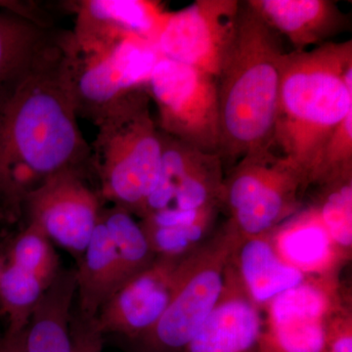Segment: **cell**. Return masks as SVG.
<instances>
[{
  "label": "cell",
  "instance_id": "31",
  "mask_svg": "<svg viewBox=\"0 0 352 352\" xmlns=\"http://www.w3.org/2000/svg\"><path fill=\"white\" fill-rule=\"evenodd\" d=\"M0 9L14 11V12L25 14L39 19H47L45 14L41 12L36 4L29 2L11 1V0H0Z\"/></svg>",
  "mask_w": 352,
  "mask_h": 352
},
{
  "label": "cell",
  "instance_id": "5",
  "mask_svg": "<svg viewBox=\"0 0 352 352\" xmlns=\"http://www.w3.org/2000/svg\"><path fill=\"white\" fill-rule=\"evenodd\" d=\"M240 234L224 222L183 261L182 277L156 325L129 342L132 352H182L217 307Z\"/></svg>",
  "mask_w": 352,
  "mask_h": 352
},
{
  "label": "cell",
  "instance_id": "15",
  "mask_svg": "<svg viewBox=\"0 0 352 352\" xmlns=\"http://www.w3.org/2000/svg\"><path fill=\"white\" fill-rule=\"evenodd\" d=\"M73 4L76 20L72 38L80 47L131 38L156 44L170 14L155 0H82Z\"/></svg>",
  "mask_w": 352,
  "mask_h": 352
},
{
  "label": "cell",
  "instance_id": "3",
  "mask_svg": "<svg viewBox=\"0 0 352 352\" xmlns=\"http://www.w3.org/2000/svg\"><path fill=\"white\" fill-rule=\"evenodd\" d=\"M352 65V41L287 52L273 148L309 177L331 134L352 111V87L344 73Z\"/></svg>",
  "mask_w": 352,
  "mask_h": 352
},
{
  "label": "cell",
  "instance_id": "19",
  "mask_svg": "<svg viewBox=\"0 0 352 352\" xmlns=\"http://www.w3.org/2000/svg\"><path fill=\"white\" fill-rule=\"evenodd\" d=\"M285 261L307 276L340 273L346 263L340 258L316 210L308 204L271 233Z\"/></svg>",
  "mask_w": 352,
  "mask_h": 352
},
{
  "label": "cell",
  "instance_id": "28",
  "mask_svg": "<svg viewBox=\"0 0 352 352\" xmlns=\"http://www.w3.org/2000/svg\"><path fill=\"white\" fill-rule=\"evenodd\" d=\"M326 352H352L351 302L344 303L329 317Z\"/></svg>",
  "mask_w": 352,
  "mask_h": 352
},
{
  "label": "cell",
  "instance_id": "1",
  "mask_svg": "<svg viewBox=\"0 0 352 352\" xmlns=\"http://www.w3.org/2000/svg\"><path fill=\"white\" fill-rule=\"evenodd\" d=\"M78 118L65 45L0 112V214L19 219L27 196L53 175L94 171Z\"/></svg>",
  "mask_w": 352,
  "mask_h": 352
},
{
  "label": "cell",
  "instance_id": "18",
  "mask_svg": "<svg viewBox=\"0 0 352 352\" xmlns=\"http://www.w3.org/2000/svg\"><path fill=\"white\" fill-rule=\"evenodd\" d=\"M231 265L247 295L263 310L278 296L310 277L280 256L271 233L254 237L240 235Z\"/></svg>",
  "mask_w": 352,
  "mask_h": 352
},
{
  "label": "cell",
  "instance_id": "30",
  "mask_svg": "<svg viewBox=\"0 0 352 352\" xmlns=\"http://www.w3.org/2000/svg\"><path fill=\"white\" fill-rule=\"evenodd\" d=\"M25 330L7 331L0 338V352H24Z\"/></svg>",
  "mask_w": 352,
  "mask_h": 352
},
{
  "label": "cell",
  "instance_id": "12",
  "mask_svg": "<svg viewBox=\"0 0 352 352\" xmlns=\"http://www.w3.org/2000/svg\"><path fill=\"white\" fill-rule=\"evenodd\" d=\"M186 256H157L151 265L120 287L95 318L101 335L118 336L129 342L151 330L175 295Z\"/></svg>",
  "mask_w": 352,
  "mask_h": 352
},
{
  "label": "cell",
  "instance_id": "29",
  "mask_svg": "<svg viewBox=\"0 0 352 352\" xmlns=\"http://www.w3.org/2000/svg\"><path fill=\"white\" fill-rule=\"evenodd\" d=\"M73 352H103L104 337L96 327L95 319H87L78 312L72 318Z\"/></svg>",
  "mask_w": 352,
  "mask_h": 352
},
{
  "label": "cell",
  "instance_id": "16",
  "mask_svg": "<svg viewBox=\"0 0 352 352\" xmlns=\"http://www.w3.org/2000/svg\"><path fill=\"white\" fill-rule=\"evenodd\" d=\"M263 309L252 302L229 264L217 307L182 352H263Z\"/></svg>",
  "mask_w": 352,
  "mask_h": 352
},
{
  "label": "cell",
  "instance_id": "6",
  "mask_svg": "<svg viewBox=\"0 0 352 352\" xmlns=\"http://www.w3.org/2000/svg\"><path fill=\"white\" fill-rule=\"evenodd\" d=\"M307 191L305 171L270 148L251 153L229 168L222 210L242 237L267 235L302 208Z\"/></svg>",
  "mask_w": 352,
  "mask_h": 352
},
{
  "label": "cell",
  "instance_id": "27",
  "mask_svg": "<svg viewBox=\"0 0 352 352\" xmlns=\"http://www.w3.org/2000/svg\"><path fill=\"white\" fill-rule=\"evenodd\" d=\"M352 170V111L331 134L316 168L309 177V187Z\"/></svg>",
  "mask_w": 352,
  "mask_h": 352
},
{
  "label": "cell",
  "instance_id": "9",
  "mask_svg": "<svg viewBox=\"0 0 352 352\" xmlns=\"http://www.w3.org/2000/svg\"><path fill=\"white\" fill-rule=\"evenodd\" d=\"M351 302L340 274L310 276L263 308V352H326V325Z\"/></svg>",
  "mask_w": 352,
  "mask_h": 352
},
{
  "label": "cell",
  "instance_id": "25",
  "mask_svg": "<svg viewBox=\"0 0 352 352\" xmlns=\"http://www.w3.org/2000/svg\"><path fill=\"white\" fill-rule=\"evenodd\" d=\"M46 287L36 275L9 263L0 274V305L7 319V331L24 330Z\"/></svg>",
  "mask_w": 352,
  "mask_h": 352
},
{
  "label": "cell",
  "instance_id": "10",
  "mask_svg": "<svg viewBox=\"0 0 352 352\" xmlns=\"http://www.w3.org/2000/svg\"><path fill=\"white\" fill-rule=\"evenodd\" d=\"M94 171L74 170L53 175L31 192L23 204L27 223L38 227L52 243L80 263L103 207Z\"/></svg>",
  "mask_w": 352,
  "mask_h": 352
},
{
  "label": "cell",
  "instance_id": "17",
  "mask_svg": "<svg viewBox=\"0 0 352 352\" xmlns=\"http://www.w3.org/2000/svg\"><path fill=\"white\" fill-rule=\"evenodd\" d=\"M247 6L277 34L305 51L331 43L351 19L331 0H248Z\"/></svg>",
  "mask_w": 352,
  "mask_h": 352
},
{
  "label": "cell",
  "instance_id": "14",
  "mask_svg": "<svg viewBox=\"0 0 352 352\" xmlns=\"http://www.w3.org/2000/svg\"><path fill=\"white\" fill-rule=\"evenodd\" d=\"M68 32L50 20L0 9V112L63 52Z\"/></svg>",
  "mask_w": 352,
  "mask_h": 352
},
{
  "label": "cell",
  "instance_id": "20",
  "mask_svg": "<svg viewBox=\"0 0 352 352\" xmlns=\"http://www.w3.org/2000/svg\"><path fill=\"white\" fill-rule=\"evenodd\" d=\"M76 295V268H61L28 322L24 352H73L72 309Z\"/></svg>",
  "mask_w": 352,
  "mask_h": 352
},
{
  "label": "cell",
  "instance_id": "11",
  "mask_svg": "<svg viewBox=\"0 0 352 352\" xmlns=\"http://www.w3.org/2000/svg\"><path fill=\"white\" fill-rule=\"evenodd\" d=\"M241 6L238 0H196L170 11L155 44L160 56L217 78L235 38Z\"/></svg>",
  "mask_w": 352,
  "mask_h": 352
},
{
  "label": "cell",
  "instance_id": "8",
  "mask_svg": "<svg viewBox=\"0 0 352 352\" xmlns=\"http://www.w3.org/2000/svg\"><path fill=\"white\" fill-rule=\"evenodd\" d=\"M160 131L201 151L219 154L217 82L205 72L160 56L147 87Z\"/></svg>",
  "mask_w": 352,
  "mask_h": 352
},
{
  "label": "cell",
  "instance_id": "13",
  "mask_svg": "<svg viewBox=\"0 0 352 352\" xmlns=\"http://www.w3.org/2000/svg\"><path fill=\"white\" fill-rule=\"evenodd\" d=\"M162 136L159 179L139 219L164 208H222L226 173L220 155L201 151L163 132Z\"/></svg>",
  "mask_w": 352,
  "mask_h": 352
},
{
  "label": "cell",
  "instance_id": "22",
  "mask_svg": "<svg viewBox=\"0 0 352 352\" xmlns=\"http://www.w3.org/2000/svg\"><path fill=\"white\" fill-rule=\"evenodd\" d=\"M220 207L164 208L139 219L156 256H183L201 247L217 230Z\"/></svg>",
  "mask_w": 352,
  "mask_h": 352
},
{
  "label": "cell",
  "instance_id": "21",
  "mask_svg": "<svg viewBox=\"0 0 352 352\" xmlns=\"http://www.w3.org/2000/svg\"><path fill=\"white\" fill-rule=\"evenodd\" d=\"M124 284L119 254L100 219L76 268V312L83 318H96L104 303Z\"/></svg>",
  "mask_w": 352,
  "mask_h": 352
},
{
  "label": "cell",
  "instance_id": "7",
  "mask_svg": "<svg viewBox=\"0 0 352 352\" xmlns=\"http://www.w3.org/2000/svg\"><path fill=\"white\" fill-rule=\"evenodd\" d=\"M159 58L155 44L144 39L80 47L69 32L66 67L78 117L95 124L127 97L146 89Z\"/></svg>",
  "mask_w": 352,
  "mask_h": 352
},
{
  "label": "cell",
  "instance_id": "26",
  "mask_svg": "<svg viewBox=\"0 0 352 352\" xmlns=\"http://www.w3.org/2000/svg\"><path fill=\"white\" fill-rule=\"evenodd\" d=\"M10 263L36 275L46 288L61 270L52 242L32 223H27L16 238L10 252Z\"/></svg>",
  "mask_w": 352,
  "mask_h": 352
},
{
  "label": "cell",
  "instance_id": "24",
  "mask_svg": "<svg viewBox=\"0 0 352 352\" xmlns=\"http://www.w3.org/2000/svg\"><path fill=\"white\" fill-rule=\"evenodd\" d=\"M100 219L107 228L122 263L126 282L151 265L156 258L140 222L124 208H103Z\"/></svg>",
  "mask_w": 352,
  "mask_h": 352
},
{
  "label": "cell",
  "instance_id": "23",
  "mask_svg": "<svg viewBox=\"0 0 352 352\" xmlns=\"http://www.w3.org/2000/svg\"><path fill=\"white\" fill-rule=\"evenodd\" d=\"M311 187L314 194L307 204L316 210L340 258L349 263L352 252V170Z\"/></svg>",
  "mask_w": 352,
  "mask_h": 352
},
{
  "label": "cell",
  "instance_id": "4",
  "mask_svg": "<svg viewBox=\"0 0 352 352\" xmlns=\"http://www.w3.org/2000/svg\"><path fill=\"white\" fill-rule=\"evenodd\" d=\"M95 126L91 164L102 199L139 219L156 187L163 156L147 88L120 102Z\"/></svg>",
  "mask_w": 352,
  "mask_h": 352
},
{
  "label": "cell",
  "instance_id": "2",
  "mask_svg": "<svg viewBox=\"0 0 352 352\" xmlns=\"http://www.w3.org/2000/svg\"><path fill=\"white\" fill-rule=\"evenodd\" d=\"M285 52L276 32L245 1L232 45L217 78L220 150L229 168L273 148Z\"/></svg>",
  "mask_w": 352,
  "mask_h": 352
}]
</instances>
